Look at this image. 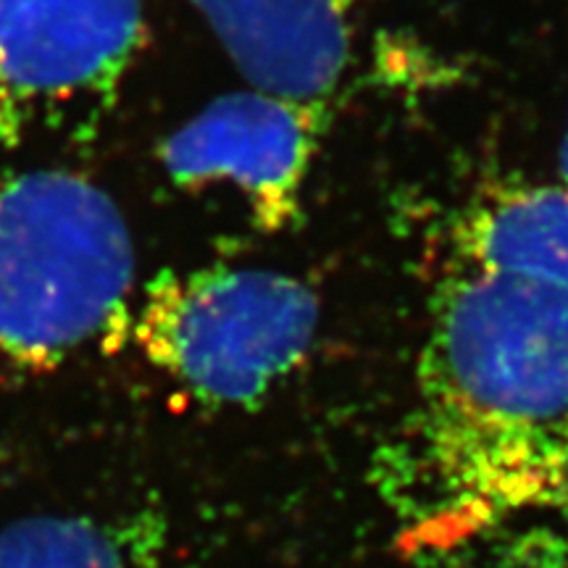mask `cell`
I'll return each instance as SVG.
<instances>
[{
  "mask_svg": "<svg viewBox=\"0 0 568 568\" xmlns=\"http://www.w3.org/2000/svg\"><path fill=\"white\" fill-rule=\"evenodd\" d=\"M145 38L142 0H0V151L95 130Z\"/></svg>",
  "mask_w": 568,
  "mask_h": 568,
  "instance_id": "277c9868",
  "label": "cell"
},
{
  "mask_svg": "<svg viewBox=\"0 0 568 568\" xmlns=\"http://www.w3.org/2000/svg\"><path fill=\"white\" fill-rule=\"evenodd\" d=\"M134 243L122 209L67 169L0 166V361L45 372L130 337Z\"/></svg>",
  "mask_w": 568,
  "mask_h": 568,
  "instance_id": "7a4b0ae2",
  "label": "cell"
},
{
  "mask_svg": "<svg viewBox=\"0 0 568 568\" xmlns=\"http://www.w3.org/2000/svg\"><path fill=\"white\" fill-rule=\"evenodd\" d=\"M560 176H564V182L568 184V126H566L564 142H560Z\"/></svg>",
  "mask_w": 568,
  "mask_h": 568,
  "instance_id": "9c48e42d",
  "label": "cell"
},
{
  "mask_svg": "<svg viewBox=\"0 0 568 568\" xmlns=\"http://www.w3.org/2000/svg\"><path fill=\"white\" fill-rule=\"evenodd\" d=\"M163 542L166 521L151 508L32 516L0 531V568H159Z\"/></svg>",
  "mask_w": 568,
  "mask_h": 568,
  "instance_id": "ba28073f",
  "label": "cell"
},
{
  "mask_svg": "<svg viewBox=\"0 0 568 568\" xmlns=\"http://www.w3.org/2000/svg\"><path fill=\"white\" fill-rule=\"evenodd\" d=\"M253 90L326 103L351 61L364 0H190Z\"/></svg>",
  "mask_w": 568,
  "mask_h": 568,
  "instance_id": "8992f818",
  "label": "cell"
},
{
  "mask_svg": "<svg viewBox=\"0 0 568 568\" xmlns=\"http://www.w3.org/2000/svg\"><path fill=\"white\" fill-rule=\"evenodd\" d=\"M324 105L261 90L230 92L163 140L161 163L180 187L232 184L251 205L253 222L280 232L301 213L326 126Z\"/></svg>",
  "mask_w": 568,
  "mask_h": 568,
  "instance_id": "5b68a950",
  "label": "cell"
},
{
  "mask_svg": "<svg viewBox=\"0 0 568 568\" xmlns=\"http://www.w3.org/2000/svg\"><path fill=\"white\" fill-rule=\"evenodd\" d=\"M318 295L272 268L161 272L132 308L130 337L195 400L253 406L314 345Z\"/></svg>",
  "mask_w": 568,
  "mask_h": 568,
  "instance_id": "3957f363",
  "label": "cell"
},
{
  "mask_svg": "<svg viewBox=\"0 0 568 568\" xmlns=\"http://www.w3.org/2000/svg\"><path fill=\"white\" fill-rule=\"evenodd\" d=\"M382 487L403 542L456 548L568 497V293L464 268L435 297L410 439Z\"/></svg>",
  "mask_w": 568,
  "mask_h": 568,
  "instance_id": "6da1fadb",
  "label": "cell"
},
{
  "mask_svg": "<svg viewBox=\"0 0 568 568\" xmlns=\"http://www.w3.org/2000/svg\"><path fill=\"white\" fill-rule=\"evenodd\" d=\"M464 268L568 293V184H506L460 211L453 226Z\"/></svg>",
  "mask_w": 568,
  "mask_h": 568,
  "instance_id": "52a82bcc",
  "label": "cell"
}]
</instances>
